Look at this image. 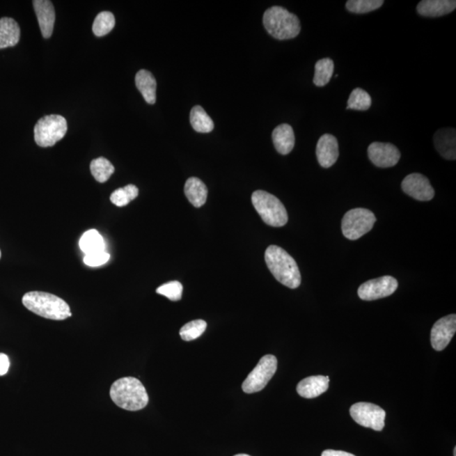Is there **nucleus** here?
<instances>
[{"label":"nucleus","mask_w":456,"mask_h":456,"mask_svg":"<svg viewBox=\"0 0 456 456\" xmlns=\"http://www.w3.org/2000/svg\"><path fill=\"white\" fill-rule=\"evenodd\" d=\"M234 456H251V455H246V454H239V455H234Z\"/></svg>","instance_id":"36"},{"label":"nucleus","mask_w":456,"mask_h":456,"mask_svg":"<svg viewBox=\"0 0 456 456\" xmlns=\"http://www.w3.org/2000/svg\"><path fill=\"white\" fill-rule=\"evenodd\" d=\"M158 294L168 297V299L177 302L182 299V285L180 281H173L162 285L157 289Z\"/></svg>","instance_id":"32"},{"label":"nucleus","mask_w":456,"mask_h":456,"mask_svg":"<svg viewBox=\"0 0 456 456\" xmlns=\"http://www.w3.org/2000/svg\"><path fill=\"white\" fill-rule=\"evenodd\" d=\"M91 174L99 182H105L114 173V166L104 157H99L91 161L90 165Z\"/></svg>","instance_id":"26"},{"label":"nucleus","mask_w":456,"mask_h":456,"mask_svg":"<svg viewBox=\"0 0 456 456\" xmlns=\"http://www.w3.org/2000/svg\"><path fill=\"white\" fill-rule=\"evenodd\" d=\"M263 24L267 33L277 40L294 38L301 31L299 17L281 6H273L265 10Z\"/></svg>","instance_id":"4"},{"label":"nucleus","mask_w":456,"mask_h":456,"mask_svg":"<svg viewBox=\"0 0 456 456\" xmlns=\"http://www.w3.org/2000/svg\"><path fill=\"white\" fill-rule=\"evenodd\" d=\"M455 0H423L416 6L420 15L426 17H439L455 10Z\"/></svg>","instance_id":"18"},{"label":"nucleus","mask_w":456,"mask_h":456,"mask_svg":"<svg viewBox=\"0 0 456 456\" xmlns=\"http://www.w3.org/2000/svg\"><path fill=\"white\" fill-rule=\"evenodd\" d=\"M350 414L356 423L375 431H382L384 427L386 412L375 404L359 402L350 408Z\"/></svg>","instance_id":"9"},{"label":"nucleus","mask_w":456,"mask_h":456,"mask_svg":"<svg viewBox=\"0 0 456 456\" xmlns=\"http://www.w3.org/2000/svg\"><path fill=\"white\" fill-rule=\"evenodd\" d=\"M372 105L370 95L361 88H356L352 91L347 102V109L367 111Z\"/></svg>","instance_id":"28"},{"label":"nucleus","mask_w":456,"mask_h":456,"mask_svg":"<svg viewBox=\"0 0 456 456\" xmlns=\"http://www.w3.org/2000/svg\"><path fill=\"white\" fill-rule=\"evenodd\" d=\"M10 359L5 354H0V376L6 375L9 371Z\"/></svg>","instance_id":"34"},{"label":"nucleus","mask_w":456,"mask_h":456,"mask_svg":"<svg viewBox=\"0 0 456 456\" xmlns=\"http://www.w3.org/2000/svg\"><path fill=\"white\" fill-rule=\"evenodd\" d=\"M321 456H356V455L350 453H347V452H345V451L327 450H324L322 455H321Z\"/></svg>","instance_id":"35"},{"label":"nucleus","mask_w":456,"mask_h":456,"mask_svg":"<svg viewBox=\"0 0 456 456\" xmlns=\"http://www.w3.org/2000/svg\"><path fill=\"white\" fill-rule=\"evenodd\" d=\"M22 304L29 310L45 319L63 320L72 316L69 304L51 293L27 292L22 297Z\"/></svg>","instance_id":"3"},{"label":"nucleus","mask_w":456,"mask_h":456,"mask_svg":"<svg viewBox=\"0 0 456 456\" xmlns=\"http://www.w3.org/2000/svg\"><path fill=\"white\" fill-rule=\"evenodd\" d=\"M334 72V62L332 59L324 58L315 63L314 83L316 86L322 87L330 82Z\"/></svg>","instance_id":"25"},{"label":"nucleus","mask_w":456,"mask_h":456,"mask_svg":"<svg viewBox=\"0 0 456 456\" xmlns=\"http://www.w3.org/2000/svg\"><path fill=\"white\" fill-rule=\"evenodd\" d=\"M206 327H207V324L205 320H193L181 328L180 331L181 338L186 342L199 338L205 332Z\"/></svg>","instance_id":"31"},{"label":"nucleus","mask_w":456,"mask_h":456,"mask_svg":"<svg viewBox=\"0 0 456 456\" xmlns=\"http://www.w3.org/2000/svg\"><path fill=\"white\" fill-rule=\"evenodd\" d=\"M252 203L264 223L274 228L283 227L288 221L287 210L278 198L273 194L257 190L252 194Z\"/></svg>","instance_id":"5"},{"label":"nucleus","mask_w":456,"mask_h":456,"mask_svg":"<svg viewBox=\"0 0 456 456\" xmlns=\"http://www.w3.org/2000/svg\"><path fill=\"white\" fill-rule=\"evenodd\" d=\"M115 26V17L109 11H102L95 19L93 31L97 37H103L109 34Z\"/></svg>","instance_id":"27"},{"label":"nucleus","mask_w":456,"mask_h":456,"mask_svg":"<svg viewBox=\"0 0 456 456\" xmlns=\"http://www.w3.org/2000/svg\"><path fill=\"white\" fill-rule=\"evenodd\" d=\"M0 258H1V251H0Z\"/></svg>","instance_id":"38"},{"label":"nucleus","mask_w":456,"mask_h":456,"mask_svg":"<svg viewBox=\"0 0 456 456\" xmlns=\"http://www.w3.org/2000/svg\"><path fill=\"white\" fill-rule=\"evenodd\" d=\"M184 193L188 201L194 207H201L205 204L208 189L203 182L198 178H189L185 182Z\"/></svg>","instance_id":"21"},{"label":"nucleus","mask_w":456,"mask_h":456,"mask_svg":"<svg viewBox=\"0 0 456 456\" xmlns=\"http://www.w3.org/2000/svg\"><path fill=\"white\" fill-rule=\"evenodd\" d=\"M454 456H456V448L454 449Z\"/></svg>","instance_id":"37"},{"label":"nucleus","mask_w":456,"mask_h":456,"mask_svg":"<svg viewBox=\"0 0 456 456\" xmlns=\"http://www.w3.org/2000/svg\"><path fill=\"white\" fill-rule=\"evenodd\" d=\"M272 140L275 148L281 155L290 153L295 146V134L291 125H280L273 130Z\"/></svg>","instance_id":"19"},{"label":"nucleus","mask_w":456,"mask_h":456,"mask_svg":"<svg viewBox=\"0 0 456 456\" xmlns=\"http://www.w3.org/2000/svg\"><path fill=\"white\" fill-rule=\"evenodd\" d=\"M383 0H349L346 3L348 11L355 14H367L383 6Z\"/></svg>","instance_id":"30"},{"label":"nucleus","mask_w":456,"mask_h":456,"mask_svg":"<svg viewBox=\"0 0 456 456\" xmlns=\"http://www.w3.org/2000/svg\"><path fill=\"white\" fill-rule=\"evenodd\" d=\"M265 263L269 272L280 283L291 289L299 287L301 273L296 261L278 246H269L265 253Z\"/></svg>","instance_id":"1"},{"label":"nucleus","mask_w":456,"mask_h":456,"mask_svg":"<svg viewBox=\"0 0 456 456\" xmlns=\"http://www.w3.org/2000/svg\"><path fill=\"white\" fill-rule=\"evenodd\" d=\"M67 129L65 118L57 114L47 115L35 125V141L41 148H50L65 136Z\"/></svg>","instance_id":"6"},{"label":"nucleus","mask_w":456,"mask_h":456,"mask_svg":"<svg viewBox=\"0 0 456 456\" xmlns=\"http://www.w3.org/2000/svg\"><path fill=\"white\" fill-rule=\"evenodd\" d=\"M316 156L324 168H331L339 157V145L336 138L331 134H324L320 138L316 146Z\"/></svg>","instance_id":"14"},{"label":"nucleus","mask_w":456,"mask_h":456,"mask_svg":"<svg viewBox=\"0 0 456 456\" xmlns=\"http://www.w3.org/2000/svg\"><path fill=\"white\" fill-rule=\"evenodd\" d=\"M110 398L118 407L132 411L143 409L149 402L145 386L134 377L116 380L111 386Z\"/></svg>","instance_id":"2"},{"label":"nucleus","mask_w":456,"mask_h":456,"mask_svg":"<svg viewBox=\"0 0 456 456\" xmlns=\"http://www.w3.org/2000/svg\"><path fill=\"white\" fill-rule=\"evenodd\" d=\"M329 384L330 379L328 376H310L297 384V391L304 398H316L328 390Z\"/></svg>","instance_id":"16"},{"label":"nucleus","mask_w":456,"mask_h":456,"mask_svg":"<svg viewBox=\"0 0 456 456\" xmlns=\"http://www.w3.org/2000/svg\"><path fill=\"white\" fill-rule=\"evenodd\" d=\"M368 155L372 164L382 168L395 166L400 158V150L391 143H372L368 146Z\"/></svg>","instance_id":"11"},{"label":"nucleus","mask_w":456,"mask_h":456,"mask_svg":"<svg viewBox=\"0 0 456 456\" xmlns=\"http://www.w3.org/2000/svg\"><path fill=\"white\" fill-rule=\"evenodd\" d=\"M277 370V359L275 356L265 355L253 368L243 383L245 393L252 394L262 391L272 379Z\"/></svg>","instance_id":"8"},{"label":"nucleus","mask_w":456,"mask_h":456,"mask_svg":"<svg viewBox=\"0 0 456 456\" xmlns=\"http://www.w3.org/2000/svg\"><path fill=\"white\" fill-rule=\"evenodd\" d=\"M33 7L43 38H49L53 34L55 23V10L49 0H34Z\"/></svg>","instance_id":"15"},{"label":"nucleus","mask_w":456,"mask_h":456,"mask_svg":"<svg viewBox=\"0 0 456 456\" xmlns=\"http://www.w3.org/2000/svg\"><path fill=\"white\" fill-rule=\"evenodd\" d=\"M80 248L86 255L106 251V244L97 230L91 229L83 234L80 239Z\"/></svg>","instance_id":"23"},{"label":"nucleus","mask_w":456,"mask_h":456,"mask_svg":"<svg viewBox=\"0 0 456 456\" xmlns=\"http://www.w3.org/2000/svg\"><path fill=\"white\" fill-rule=\"evenodd\" d=\"M376 221L375 214L364 208L352 209L345 214L343 233L347 239L356 240L370 232Z\"/></svg>","instance_id":"7"},{"label":"nucleus","mask_w":456,"mask_h":456,"mask_svg":"<svg viewBox=\"0 0 456 456\" xmlns=\"http://www.w3.org/2000/svg\"><path fill=\"white\" fill-rule=\"evenodd\" d=\"M190 124L196 132L210 133L214 129V123L201 106H196L190 112Z\"/></svg>","instance_id":"24"},{"label":"nucleus","mask_w":456,"mask_h":456,"mask_svg":"<svg viewBox=\"0 0 456 456\" xmlns=\"http://www.w3.org/2000/svg\"><path fill=\"white\" fill-rule=\"evenodd\" d=\"M136 85L145 101L149 104H155L157 100V81L153 74L146 70L139 71L136 77Z\"/></svg>","instance_id":"22"},{"label":"nucleus","mask_w":456,"mask_h":456,"mask_svg":"<svg viewBox=\"0 0 456 456\" xmlns=\"http://www.w3.org/2000/svg\"><path fill=\"white\" fill-rule=\"evenodd\" d=\"M139 194V189L136 185L129 184L120 189L115 190L111 194L110 201L118 207H123L129 203L130 201L136 199Z\"/></svg>","instance_id":"29"},{"label":"nucleus","mask_w":456,"mask_h":456,"mask_svg":"<svg viewBox=\"0 0 456 456\" xmlns=\"http://www.w3.org/2000/svg\"><path fill=\"white\" fill-rule=\"evenodd\" d=\"M398 288V280L393 276H386L361 285L358 294L362 300L374 301L393 294Z\"/></svg>","instance_id":"10"},{"label":"nucleus","mask_w":456,"mask_h":456,"mask_svg":"<svg viewBox=\"0 0 456 456\" xmlns=\"http://www.w3.org/2000/svg\"><path fill=\"white\" fill-rule=\"evenodd\" d=\"M456 331V315H450L439 320L432 328L431 345L436 351H443L451 342Z\"/></svg>","instance_id":"13"},{"label":"nucleus","mask_w":456,"mask_h":456,"mask_svg":"<svg viewBox=\"0 0 456 456\" xmlns=\"http://www.w3.org/2000/svg\"><path fill=\"white\" fill-rule=\"evenodd\" d=\"M109 259L110 255L106 251L95 253H91V255H86L84 258V263L91 267H97L108 262Z\"/></svg>","instance_id":"33"},{"label":"nucleus","mask_w":456,"mask_h":456,"mask_svg":"<svg viewBox=\"0 0 456 456\" xmlns=\"http://www.w3.org/2000/svg\"><path fill=\"white\" fill-rule=\"evenodd\" d=\"M404 192L419 201H430L434 197V189L427 178L421 173H411L402 182Z\"/></svg>","instance_id":"12"},{"label":"nucleus","mask_w":456,"mask_h":456,"mask_svg":"<svg viewBox=\"0 0 456 456\" xmlns=\"http://www.w3.org/2000/svg\"><path fill=\"white\" fill-rule=\"evenodd\" d=\"M21 37V29L14 19H0V49L17 45Z\"/></svg>","instance_id":"20"},{"label":"nucleus","mask_w":456,"mask_h":456,"mask_svg":"<svg viewBox=\"0 0 456 456\" xmlns=\"http://www.w3.org/2000/svg\"><path fill=\"white\" fill-rule=\"evenodd\" d=\"M436 150L447 160L456 158V132L453 128H443L438 130L434 136Z\"/></svg>","instance_id":"17"}]
</instances>
